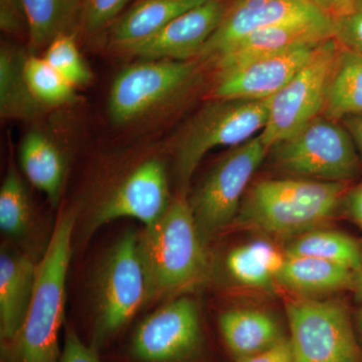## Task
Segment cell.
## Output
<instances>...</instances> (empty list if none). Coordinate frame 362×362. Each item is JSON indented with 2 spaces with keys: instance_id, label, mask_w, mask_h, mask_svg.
<instances>
[{
  "instance_id": "obj_1",
  "label": "cell",
  "mask_w": 362,
  "mask_h": 362,
  "mask_svg": "<svg viewBox=\"0 0 362 362\" xmlns=\"http://www.w3.org/2000/svg\"><path fill=\"white\" fill-rule=\"evenodd\" d=\"M206 246L185 195L178 194L166 213L138 235L147 285V301L180 294L206 277Z\"/></svg>"
},
{
  "instance_id": "obj_2",
  "label": "cell",
  "mask_w": 362,
  "mask_h": 362,
  "mask_svg": "<svg viewBox=\"0 0 362 362\" xmlns=\"http://www.w3.org/2000/svg\"><path fill=\"white\" fill-rule=\"evenodd\" d=\"M76 214L57 221L44 257L37 265L35 291L18 337L4 350L11 362H59V332L65 316L66 283Z\"/></svg>"
},
{
  "instance_id": "obj_3",
  "label": "cell",
  "mask_w": 362,
  "mask_h": 362,
  "mask_svg": "<svg viewBox=\"0 0 362 362\" xmlns=\"http://www.w3.org/2000/svg\"><path fill=\"white\" fill-rule=\"evenodd\" d=\"M345 192V182L262 180L242 202L235 221L278 237L309 232L334 214Z\"/></svg>"
},
{
  "instance_id": "obj_4",
  "label": "cell",
  "mask_w": 362,
  "mask_h": 362,
  "mask_svg": "<svg viewBox=\"0 0 362 362\" xmlns=\"http://www.w3.org/2000/svg\"><path fill=\"white\" fill-rule=\"evenodd\" d=\"M266 100L214 99L183 129L176 143L175 171L180 194L185 195L194 171L211 149L238 146L265 127Z\"/></svg>"
},
{
  "instance_id": "obj_5",
  "label": "cell",
  "mask_w": 362,
  "mask_h": 362,
  "mask_svg": "<svg viewBox=\"0 0 362 362\" xmlns=\"http://www.w3.org/2000/svg\"><path fill=\"white\" fill-rule=\"evenodd\" d=\"M279 168L322 181L346 182L359 173V159L349 131L337 121L316 117L272 147Z\"/></svg>"
},
{
  "instance_id": "obj_6",
  "label": "cell",
  "mask_w": 362,
  "mask_h": 362,
  "mask_svg": "<svg viewBox=\"0 0 362 362\" xmlns=\"http://www.w3.org/2000/svg\"><path fill=\"white\" fill-rule=\"evenodd\" d=\"M269 152L259 135L238 145L195 189L188 202L204 244L235 221L247 185Z\"/></svg>"
},
{
  "instance_id": "obj_7",
  "label": "cell",
  "mask_w": 362,
  "mask_h": 362,
  "mask_svg": "<svg viewBox=\"0 0 362 362\" xmlns=\"http://www.w3.org/2000/svg\"><path fill=\"white\" fill-rule=\"evenodd\" d=\"M144 302L147 285L138 247V233L127 230L102 262L95 281L98 339H107L126 325Z\"/></svg>"
},
{
  "instance_id": "obj_8",
  "label": "cell",
  "mask_w": 362,
  "mask_h": 362,
  "mask_svg": "<svg viewBox=\"0 0 362 362\" xmlns=\"http://www.w3.org/2000/svg\"><path fill=\"white\" fill-rule=\"evenodd\" d=\"M295 362H362L346 307L302 298L286 305Z\"/></svg>"
},
{
  "instance_id": "obj_9",
  "label": "cell",
  "mask_w": 362,
  "mask_h": 362,
  "mask_svg": "<svg viewBox=\"0 0 362 362\" xmlns=\"http://www.w3.org/2000/svg\"><path fill=\"white\" fill-rule=\"evenodd\" d=\"M341 49L334 37L324 42L297 75L270 98L268 120L259 133L269 149L322 115L331 75Z\"/></svg>"
},
{
  "instance_id": "obj_10",
  "label": "cell",
  "mask_w": 362,
  "mask_h": 362,
  "mask_svg": "<svg viewBox=\"0 0 362 362\" xmlns=\"http://www.w3.org/2000/svg\"><path fill=\"white\" fill-rule=\"evenodd\" d=\"M194 62L148 59L124 69L112 84L109 115L119 125L141 120L168 104L189 86Z\"/></svg>"
},
{
  "instance_id": "obj_11",
  "label": "cell",
  "mask_w": 362,
  "mask_h": 362,
  "mask_svg": "<svg viewBox=\"0 0 362 362\" xmlns=\"http://www.w3.org/2000/svg\"><path fill=\"white\" fill-rule=\"evenodd\" d=\"M202 343L194 300L181 297L147 317L136 330L131 354L143 362H176L192 356Z\"/></svg>"
},
{
  "instance_id": "obj_12",
  "label": "cell",
  "mask_w": 362,
  "mask_h": 362,
  "mask_svg": "<svg viewBox=\"0 0 362 362\" xmlns=\"http://www.w3.org/2000/svg\"><path fill=\"white\" fill-rule=\"evenodd\" d=\"M333 21L310 0H237L226 7L214 35L199 58L214 61L247 35L270 26L295 21Z\"/></svg>"
},
{
  "instance_id": "obj_13",
  "label": "cell",
  "mask_w": 362,
  "mask_h": 362,
  "mask_svg": "<svg viewBox=\"0 0 362 362\" xmlns=\"http://www.w3.org/2000/svg\"><path fill=\"white\" fill-rule=\"evenodd\" d=\"M323 42L297 45L221 71L211 97L214 99H270L310 61Z\"/></svg>"
},
{
  "instance_id": "obj_14",
  "label": "cell",
  "mask_w": 362,
  "mask_h": 362,
  "mask_svg": "<svg viewBox=\"0 0 362 362\" xmlns=\"http://www.w3.org/2000/svg\"><path fill=\"white\" fill-rule=\"evenodd\" d=\"M171 202L166 169L158 159H150L131 171L102 202L90 228L123 218L148 226L166 213Z\"/></svg>"
},
{
  "instance_id": "obj_15",
  "label": "cell",
  "mask_w": 362,
  "mask_h": 362,
  "mask_svg": "<svg viewBox=\"0 0 362 362\" xmlns=\"http://www.w3.org/2000/svg\"><path fill=\"white\" fill-rule=\"evenodd\" d=\"M226 11L221 0H206L178 16L129 54L146 59L189 61L199 56L220 25Z\"/></svg>"
},
{
  "instance_id": "obj_16",
  "label": "cell",
  "mask_w": 362,
  "mask_h": 362,
  "mask_svg": "<svg viewBox=\"0 0 362 362\" xmlns=\"http://www.w3.org/2000/svg\"><path fill=\"white\" fill-rule=\"evenodd\" d=\"M334 37V23L295 21L252 33L214 59L218 71L230 70L252 59L297 45L317 44Z\"/></svg>"
},
{
  "instance_id": "obj_17",
  "label": "cell",
  "mask_w": 362,
  "mask_h": 362,
  "mask_svg": "<svg viewBox=\"0 0 362 362\" xmlns=\"http://www.w3.org/2000/svg\"><path fill=\"white\" fill-rule=\"evenodd\" d=\"M37 279V265L18 252L0 254V337L2 351L18 337L30 308Z\"/></svg>"
},
{
  "instance_id": "obj_18",
  "label": "cell",
  "mask_w": 362,
  "mask_h": 362,
  "mask_svg": "<svg viewBox=\"0 0 362 362\" xmlns=\"http://www.w3.org/2000/svg\"><path fill=\"white\" fill-rule=\"evenodd\" d=\"M206 0H138L111 25L110 44L129 52L157 35L162 28Z\"/></svg>"
},
{
  "instance_id": "obj_19",
  "label": "cell",
  "mask_w": 362,
  "mask_h": 362,
  "mask_svg": "<svg viewBox=\"0 0 362 362\" xmlns=\"http://www.w3.org/2000/svg\"><path fill=\"white\" fill-rule=\"evenodd\" d=\"M356 272L325 259L286 256L278 283L305 297L326 295L352 288Z\"/></svg>"
},
{
  "instance_id": "obj_20",
  "label": "cell",
  "mask_w": 362,
  "mask_h": 362,
  "mask_svg": "<svg viewBox=\"0 0 362 362\" xmlns=\"http://www.w3.org/2000/svg\"><path fill=\"white\" fill-rule=\"evenodd\" d=\"M220 328L228 349L237 359L263 351L284 338L271 314L254 309H233L220 317Z\"/></svg>"
},
{
  "instance_id": "obj_21",
  "label": "cell",
  "mask_w": 362,
  "mask_h": 362,
  "mask_svg": "<svg viewBox=\"0 0 362 362\" xmlns=\"http://www.w3.org/2000/svg\"><path fill=\"white\" fill-rule=\"evenodd\" d=\"M21 168L30 183L45 192L56 206L65 180V160L52 140L40 131H30L21 141Z\"/></svg>"
},
{
  "instance_id": "obj_22",
  "label": "cell",
  "mask_w": 362,
  "mask_h": 362,
  "mask_svg": "<svg viewBox=\"0 0 362 362\" xmlns=\"http://www.w3.org/2000/svg\"><path fill=\"white\" fill-rule=\"evenodd\" d=\"M26 57L13 45L0 49V115L6 120H33L45 109L26 82Z\"/></svg>"
},
{
  "instance_id": "obj_23",
  "label": "cell",
  "mask_w": 362,
  "mask_h": 362,
  "mask_svg": "<svg viewBox=\"0 0 362 362\" xmlns=\"http://www.w3.org/2000/svg\"><path fill=\"white\" fill-rule=\"evenodd\" d=\"M28 21V52L47 49L54 37L69 33L80 20L82 0H20Z\"/></svg>"
},
{
  "instance_id": "obj_24",
  "label": "cell",
  "mask_w": 362,
  "mask_h": 362,
  "mask_svg": "<svg viewBox=\"0 0 362 362\" xmlns=\"http://www.w3.org/2000/svg\"><path fill=\"white\" fill-rule=\"evenodd\" d=\"M362 113V54L343 47L331 75L322 116L342 120Z\"/></svg>"
},
{
  "instance_id": "obj_25",
  "label": "cell",
  "mask_w": 362,
  "mask_h": 362,
  "mask_svg": "<svg viewBox=\"0 0 362 362\" xmlns=\"http://www.w3.org/2000/svg\"><path fill=\"white\" fill-rule=\"evenodd\" d=\"M286 255L266 240H252L233 249L226 258L228 273L240 284L259 289H271Z\"/></svg>"
},
{
  "instance_id": "obj_26",
  "label": "cell",
  "mask_w": 362,
  "mask_h": 362,
  "mask_svg": "<svg viewBox=\"0 0 362 362\" xmlns=\"http://www.w3.org/2000/svg\"><path fill=\"white\" fill-rule=\"evenodd\" d=\"M285 255L325 259L356 273L362 265V251L358 243L337 230H309L293 240L286 247Z\"/></svg>"
},
{
  "instance_id": "obj_27",
  "label": "cell",
  "mask_w": 362,
  "mask_h": 362,
  "mask_svg": "<svg viewBox=\"0 0 362 362\" xmlns=\"http://www.w3.org/2000/svg\"><path fill=\"white\" fill-rule=\"evenodd\" d=\"M33 220L30 197L14 165L2 182L0 189V228L11 238L26 235Z\"/></svg>"
},
{
  "instance_id": "obj_28",
  "label": "cell",
  "mask_w": 362,
  "mask_h": 362,
  "mask_svg": "<svg viewBox=\"0 0 362 362\" xmlns=\"http://www.w3.org/2000/svg\"><path fill=\"white\" fill-rule=\"evenodd\" d=\"M25 76L33 96L45 107L63 106L76 100V88L54 70L44 57L28 54Z\"/></svg>"
},
{
  "instance_id": "obj_29",
  "label": "cell",
  "mask_w": 362,
  "mask_h": 362,
  "mask_svg": "<svg viewBox=\"0 0 362 362\" xmlns=\"http://www.w3.org/2000/svg\"><path fill=\"white\" fill-rule=\"evenodd\" d=\"M44 58L74 87L89 84L92 74L70 33H61L45 49Z\"/></svg>"
},
{
  "instance_id": "obj_30",
  "label": "cell",
  "mask_w": 362,
  "mask_h": 362,
  "mask_svg": "<svg viewBox=\"0 0 362 362\" xmlns=\"http://www.w3.org/2000/svg\"><path fill=\"white\" fill-rule=\"evenodd\" d=\"M130 0H82L80 21L85 32L95 33L113 25Z\"/></svg>"
},
{
  "instance_id": "obj_31",
  "label": "cell",
  "mask_w": 362,
  "mask_h": 362,
  "mask_svg": "<svg viewBox=\"0 0 362 362\" xmlns=\"http://www.w3.org/2000/svg\"><path fill=\"white\" fill-rule=\"evenodd\" d=\"M333 23L334 39L343 47L362 54V0H350L347 11Z\"/></svg>"
},
{
  "instance_id": "obj_32",
  "label": "cell",
  "mask_w": 362,
  "mask_h": 362,
  "mask_svg": "<svg viewBox=\"0 0 362 362\" xmlns=\"http://www.w3.org/2000/svg\"><path fill=\"white\" fill-rule=\"evenodd\" d=\"M59 362H100L96 349L83 343L75 330L66 326L65 341Z\"/></svg>"
},
{
  "instance_id": "obj_33",
  "label": "cell",
  "mask_w": 362,
  "mask_h": 362,
  "mask_svg": "<svg viewBox=\"0 0 362 362\" xmlns=\"http://www.w3.org/2000/svg\"><path fill=\"white\" fill-rule=\"evenodd\" d=\"M0 28L11 35L28 33V21L20 0H0Z\"/></svg>"
},
{
  "instance_id": "obj_34",
  "label": "cell",
  "mask_w": 362,
  "mask_h": 362,
  "mask_svg": "<svg viewBox=\"0 0 362 362\" xmlns=\"http://www.w3.org/2000/svg\"><path fill=\"white\" fill-rule=\"evenodd\" d=\"M237 362H295L290 338H282L269 349L251 356L237 359Z\"/></svg>"
},
{
  "instance_id": "obj_35",
  "label": "cell",
  "mask_w": 362,
  "mask_h": 362,
  "mask_svg": "<svg viewBox=\"0 0 362 362\" xmlns=\"http://www.w3.org/2000/svg\"><path fill=\"white\" fill-rule=\"evenodd\" d=\"M310 1L332 20L344 13L350 4V0H310Z\"/></svg>"
},
{
  "instance_id": "obj_36",
  "label": "cell",
  "mask_w": 362,
  "mask_h": 362,
  "mask_svg": "<svg viewBox=\"0 0 362 362\" xmlns=\"http://www.w3.org/2000/svg\"><path fill=\"white\" fill-rule=\"evenodd\" d=\"M346 202L350 218L362 228V182L349 192Z\"/></svg>"
},
{
  "instance_id": "obj_37",
  "label": "cell",
  "mask_w": 362,
  "mask_h": 362,
  "mask_svg": "<svg viewBox=\"0 0 362 362\" xmlns=\"http://www.w3.org/2000/svg\"><path fill=\"white\" fill-rule=\"evenodd\" d=\"M342 125L349 131L350 136L362 153V113L345 117L342 119Z\"/></svg>"
},
{
  "instance_id": "obj_38",
  "label": "cell",
  "mask_w": 362,
  "mask_h": 362,
  "mask_svg": "<svg viewBox=\"0 0 362 362\" xmlns=\"http://www.w3.org/2000/svg\"><path fill=\"white\" fill-rule=\"evenodd\" d=\"M352 289H354V296H356L357 301L362 302V265L356 273Z\"/></svg>"
},
{
  "instance_id": "obj_39",
  "label": "cell",
  "mask_w": 362,
  "mask_h": 362,
  "mask_svg": "<svg viewBox=\"0 0 362 362\" xmlns=\"http://www.w3.org/2000/svg\"><path fill=\"white\" fill-rule=\"evenodd\" d=\"M357 327H358L359 333L362 337V308L358 311L356 315Z\"/></svg>"
}]
</instances>
